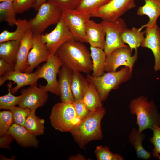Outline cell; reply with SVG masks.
<instances>
[{
  "instance_id": "obj_37",
  "label": "cell",
  "mask_w": 160,
  "mask_h": 160,
  "mask_svg": "<svg viewBox=\"0 0 160 160\" xmlns=\"http://www.w3.org/2000/svg\"><path fill=\"white\" fill-rule=\"evenodd\" d=\"M37 0H14L13 4L17 14H21L35 6Z\"/></svg>"
},
{
  "instance_id": "obj_18",
  "label": "cell",
  "mask_w": 160,
  "mask_h": 160,
  "mask_svg": "<svg viewBox=\"0 0 160 160\" xmlns=\"http://www.w3.org/2000/svg\"><path fill=\"white\" fill-rule=\"evenodd\" d=\"M72 73L73 71L63 64L58 73V87L62 102H74L71 89Z\"/></svg>"
},
{
  "instance_id": "obj_28",
  "label": "cell",
  "mask_w": 160,
  "mask_h": 160,
  "mask_svg": "<svg viewBox=\"0 0 160 160\" xmlns=\"http://www.w3.org/2000/svg\"><path fill=\"white\" fill-rule=\"evenodd\" d=\"M20 42L10 41L0 43V58L16 63Z\"/></svg>"
},
{
  "instance_id": "obj_24",
  "label": "cell",
  "mask_w": 160,
  "mask_h": 160,
  "mask_svg": "<svg viewBox=\"0 0 160 160\" xmlns=\"http://www.w3.org/2000/svg\"><path fill=\"white\" fill-rule=\"evenodd\" d=\"M89 84L86 78H85L81 72L73 71L71 89L74 101L82 99Z\"/></svg>"
},
{
  "instance_id": "obj_42",
  "label": "cell",
  "mask_w": 160,
  "mask_h": 160,
  "mask_svg": "<svg viewBox=\"0 0 160 160\" xmlns=\"http://www.w3.org/2000/svg\"><path fill=\"white\" fill-rule=\"evenodd\" d=\"M70 160H85V158L81 154H78L75 156H71L68 157Z\"/></svg>"
},
{
  "instance_id": "obj_43",
  "label": "cell",
  "mask_w": 160,
  "mask_h": 160,
  "mask_svg": "<svg viewBox=\"0 0 160 160\" xmlns=\"http://www.w3.org/2000/svg\"><path fill=\"white\" fill-rule=\"evenodd\" d=\"M48 1V0H37L33 8L36 11H37L40 6Z\"/></svg>"
},
{
  "instance_id": "obj_38",
  "label": "cell",
  "mask_w": 160,
  "mask_h": 160,
  "mask_svg": "<svg viewBox=\"0 0 160 160\" xmlns=\"http://www.w3.org/2000/svg\"><path fill=\"white\" fill-rule=\"evenodd\" d=\"M62 10L75 9L80 0H48Z\"/></svg>"
},
{
  "instance_id": "obj_31",
  "label": "cell",
  "mask_w": 160,
  "mask_h": 160,
  "mask_svg": "<svg viewBox=\"0 0 160 160\" xmlns=\"http://www.w3.org/2000/svg\"><path fill=\"white\" fill-rule=\"evenodd\" d=\"M12 83L9 81L7 84L8 93L0 97V109L10 110L13 107L18 105L20 99L21 95L15 96L11 92Z\"/></svg>"
},
{
  "instance_id": "obj_40",
  "label": "cell",
  "mask_w": 160,
  "mask_h": 160,
  "mask_svg": "<svg viewBox=\"0 0 160 160\" xmlns=\"http://www.w3.org/2000/svg\"><path fill=\"white\" fill-rule=\"evenodd\" d=\"M16 63L0 58V76L15 70Z\"/></svg>"
},
{
  "instance_id": "obj_35",
  "label": "cell",
  "mask_w": 160,
  "mask_h": 160,
  "mask_svg": "<svg viewBox=\"0 0 160 160\" xmlns=\"http://www.w3.org/2000/svg\"><path fill=\"white\" fill-rule=\"evenodd\" d=\"M13 123L12 112L10 110L0 112V135L8 132Z\"/></svg>"
},
{
  "instance_id": "obj_41",
  "label": "cell",
  "mask_w": 160,
  "mask_h": 160,
  "mask_svg": "<svg viewBox=\"0 0 160 160\" xmlns=\"http://www.w3.org/2000/svg\"><path fill=\"white\" fill-rule=\"evenodd\" d=\"M14 139L8 132L0 135V148L10 149L9 144Z\"/></svg>"
},
{
  "instance_id": "obj_3",
  "label": "cell",
  "mask_w": 160,
  "mask_h": 160,
  "mask_svg": "<svg viewBox=\"0 0 160 160\" xmlns=\"http://www.w3.org/2000/svg\"><path fill=\"white\" fill-rule=\"evenodd\" d=\"M129 108L131 113L136 116L139 132L152 130L155 125L160 126V114L153 100L148 101L147 97L140 96L131 100Z\"/></svg>"
},
{
  "instance_id": "obj_5",
  "label": "cell",
  "mask_w": 160,
  "mask_h": 160,
  "mask_svg": "<svg viewBox=\"0 0 160 160\" xmlns=\"http://www.w3.org/2000/svg\"><path fill=\"white\" fill-rule=\"evenodd\" d=\"M52 126L62 132L70 131L81 121L73 103L61 102L53 107L49 116Z\"/></svg>"
},
{
  "instance_id": "obj_21",
  "label": "cell",
  "mask_w": 160,
  "mask_h": 160,
  "mask_svg": "<svg viewBox=\"0 0 160 160\" xmlns=\"http://www.w3.org/2000/svg\"><path fill=\"white\" fill-rule=\"evenodd\" d=\"M139 0L145 1V4L139 7L137 15L140 16L146 15L149 19L146 24L139 28L141 31L144 28L151 26L156 23L158 18L160 16V0Z\"/></svg>"
},
{
  "instance_id": "obj_25",
  "label": "cell",
  "mask_w": 160,
  "mask_h": 160,
  "mask_svg": "<svg viewBox=\"0 0 160 160\" xmlns=\"http://www.w3.org/2000/svg\"><path fill=\"white\" fill-rule=\"evenodd\" d=\"M16 25L17 28L13 32L7 30H4L0 34V43L10 41H21L28 30V21L25 19H17Z\"/></svg>"
},
{
  "instance_id": "obj_13",
  "label": "cell",
  "mask_w": 160,
  "mask_h": 160,
  "mask_svg": "<svg viewBox=\"0 0 160 160\" xmlns=\"http://www.w3.org/2000/svg\"><path fill=\"white\" fill-rule=\"evenodd\" d=\"M37 85H30L27 88L21 89L19 106L28 108L32 111H35L38 108L45 104L48 98L47 92L39 86L38 87Z\"/></svg>"
},
{
  "instance_id": "obj_17",
  "label": "cell",
  "mask_w": 160,
  "mask_h": 160,
  "mask_svg": "<svg viewBox=\"0 0 160 160\" xmlns=\"http://www.w3.org/2000/svg\"><path fill=\"white\" fill-rule=\"evenodd\" d=\"M86 38L87 42L90 47H97L104 49L105 39V32L103 22L97 23L89 20L85 28Z\"/></svg>"
},
{
  "instance_id": "obj_22",
  "label": "cell",
  "mask_w": 160,
  "mask_h": 160,
  "mask_svg": "<svg viewBox=\"0 0 160 160\" xmlns=\"http://www.w3.org/2000/svg\"><path fill=\"white\" fill-rule=\"evenodd\" d=\"M146 137L145 133L139 132L135 128L132 129L129 135V143L134 148L137 157L145 160L151 158L150 153L146 150L143 146V142Z\"/></svg>"
},
{
  "instance_id": "obj_26",
  "label": "cell",
  "mask_w": 160,
  "mask_h": 160,
  "mask_svg": "<svg viewBox=\"0 0 160 160\" xmlns=\"http://www.w3.org/2000/svg\"><path fill=\"white\" fill-rule=\"evenodd\" d=\"M90 53L92 63V74L95 77L105 73V63L106 55L104 50L97 47H90Z\"/></svg>"
},
{
  "instance_id": "obj_30",
  "label": "cell",
  "mask_w": 160,
  "mask_h": 160,
  "mask_svg": "<svg viewBox=\"0 0 160 160\" xmlns=\"http://www.w3.org/2000/svg\"><path fill=\"white\" fill-rule=\"evenodd\" d=\"M35 111H31L28 116L24 127L31 133L36 136L44 133L45 121L36 116Z\"/></svg>"
},
{
  "instance_id": "obj_15",
  "label": "cell",
  "mask_w": 160,
  "mask_h": 160,
  "mask_svg": "<svg viewBox=\"0 0 160 160\" xmlns=\"http://www.w3.org/2000/svg\"><path fill=\"white\" fill-rule=\"evenodd\" d=\"M145 32V37L141 46L151 50L155 59L154 70H160V28L156 23L146 27Z\"/></svg>"
},
{
  "instance_id": "obj_4",
  "label": "cell",
  "mask_w": 160,
  "mask_h": 160,
  "mask_svg": "<svg viewBox=\"0 0 160 160\" xmlns=\"http://www.w3.org/2000/svg\"><path fill=\"white\" fill-rule=\"evenodd\" d=\"M132 73L129 67L124 66L119 71L107 72L99 76L88 74L86 78L95 86L103 102L107 100L111 90L117 89L120 84L129 81Z\"/></svg>"
},
{
  "instance_id": "obj_20",
  "label": "cell",
  "mask_w": 160,
  "mask_h": 160,
  "mask_svg": "<svg viewBox=\"0 0 160 160\" xmlns=\"http://www.w3.org/2000/svg\"><path fill=\"white\" fill-rule=\"evenodd\" d=\"M8 132L21 146L38 147L39 141L36 136L31 133L25 127L13 123Z\"/></svg>"
},
{
  "instance_id": "obj_10",
  "label": "cell",
  "mask_w": 160,
  "mask_h": 160,
  "mask_svg": "<svg viewBox=\"0 0 160 160\" xmlns=\"http://www.w3.org/2000/svg\"><path fill=\"white\" fill-rule=\"evenodd\" d=\"M132 52L128 47L118 48L107 55L105 63V71H115L119 67L124 66L129 67L132 72L134 64L138 57V49H135L133 55Z\"/></svg>"
},
{
  "instance_id": "obj_29",
  "label": "cell",
  "mask_w": 160,
  "mask_h": 160,
  "mask_svg": "<svg viewBox=\"0 0 160 160\" xmlns=\"http://www.w3.org/2000/svg\"><path fill=\"white\" fill-rule=\"evenodd\" d=\"M16 14L13 1H8L0 3L1 21L6 22L11 27L16 25L17 21Z\"/></svg>"
},
{
  "instance_id": "obj_1",
  "label": "cell",
  "mask_w": 160,
  "mask_h": 160,
  "mask_svg": "<svg viewBox=\"0 0 160 160\" xmlns=\"http://www.w3.org/2000/svg\"><path fill=\"white\" fill-rule=\"evenodd\" d=\"M81 41L71 40L64 43L56 54L63 64L73 71L89 74L92 71L90 52Z\"/></svg>"
},
{
  "instance_id": "obj_19",
  "label": "cell",
  "mask_w": 160,
  "mask_h": 160,
  "mask_svg": "<svg viewBox=\"0 0 160 160\" xmlns=\"http://www.w3.org/2000/svg\"><path fill=\"white\" fill-rule=\"evenodd\" d=\"M34 35L28 29L20 42L15 70L25 72L28 67V56L33 47Z\"/></svg>"
},
{
  "instance_id": "obj_36",
  "label": "cell",
  "mask_w": 160,
  "mask_h": 160,
  "mask_svg": "<svg viewBox=\"0 0 160 160\" xmlns=\"http://www.w3.org/2000/svg\"><path fill=\"white\" fill-rule=\"evenodd\" d=\"M152 131L153 132V135L149 139L154 147L152 154L154 157L160 160V126L155 125Z\"/></svg>"
},
{
  "instance_id": "obj_16",
  "label": "cell",
  "mask_w": 160,
  "mask_h": 160,
  "mask_svg": "<svg viewBox=\"0 0 160 160\" xmlns=\"http://www.w3.org/2000/svg\"><path fill=\"white\" fill-rule=\"evenodd\" d=\"M40 35H34L33 44L28 56V67L25 72L32 73L40 64L47 62L50 56L41 41Z\"/></svg>"
},
{
  "instance_id": "obj_32",
  "label": "cell",
  "mask_w": 160,
  "mask_h": 160,
  "mask_svg": "<svg viewBox=\"0 0 160 160\" xmlns=\"http://www.w3.org/2000/svg\"><path fill=\"white\" fill-rule=\"evenodd\" d=\"M110 0H80L76 9L90 14L94 10L108 2Z\"/></svg>"
},
{
  "instance_id": "obj_34",
  "label": "cell",
  "mask_w": 160,
  "mask_h": 160,
  "mask_svg": "<svg viewBox=\"0 0 160 160\" xmlns=\"http://www.w3.org/2000/svg\"><path fill=\"white\" fill-rule=\"evenodd\" d=\"M10 111L12 114L13 123L24 127L26 119L31 112V110L28 108L15 106Z\"/></svg>"
},
{
  "instance_id": "obj_44",
  "label": "cell",
  "mask_w": 160,
  "mask_h": 160,
  "mask_svg": "<svg viewBox=\"0 0 160 160\" xmlns=\"http://www.w3.org/2000/svg\"><path fill=\"white\" fill-rule=\"evenodd\" d=\"M11 1L13 2L14 1V0H0V2H1L3 1Z\"/></svg>"
},
{
  "instance_id": "obj_12",
  "label": "cell",
  "mask_w": 160,
  "mask_h": 160,
  "mask_svg": "<svg viewBox=\"0 0 160 160\" xmlns=\"http://www.w3.org/2000/svg\"><path fill=\"white\" fill-rule=\"evenodd\" d=\"M105 32V42L104 51L106 55L120 48L127 47L122 41L120 36L121 33L127 28L124 20L121 18L113 22L102 21Z\"/></svg>"
},
{
  "instance_id": "obj_7",
  "label": "cell",
  "mask_w": 160,
  "mask_h": 160,
  "mask_svg": "<svg viewBox=\"0 0 160 160\" xmlns=\"http://www.w3.org/2000/svg\"><path fill=\"white\" fill-rule=\"evenodd\" d=\"M91 17L89 14L76 9L62 10V17L70 33L75 40L87 42L85 28L87 22Z\"/></svg>"
},
{
  "instance_id": "obj_9",
  "label": "cell",
  "mask_w": 160,
  "mask_h": 160,
  "mask_svg": "<svg viewBox=\"0 0 160 160\" xmlns=\"http://www.w3.org/2000/svg\"><path fill=\"white\" fill-rule=\"evenodd\" d=\"M63 63L56 54L51 55L46 63L38 69V78L44 79L47 84L39 85L43 89L57 96H60L57 76Z\"/></svg>"
},
{
  "instance_id": "obj_8",
  "label": "cell",
  "mask_w": 160,
  "mask_h": 160,
  "mask_svg": "<svg viewBox=\"0 0 160 160\" xmlns=\"http://www.w3.org/2000/svg\"><path fill=\"white\" fill-rule=\"evenodd\" d=\"M135 0H110L94 10L90 16L100 18L105 21H114L135 7Z\"/></svg>"
},
{
  "instance_id": "obj_27",
  "label": "cell",
  "mask_w": 160,
  "mask_h": 160,
  "mask_svg": "<svg viewBox=\"0 0 160 160\" xmlns=\"http://www.w3.org/2000/svg\"><path fill=\"white\" fill-rule=\"evenodd\" d=\"M82 100L90 111H94L103 107L99 94L95 86L89 83Z\"/></svg>"
},
{
  "instance_id": "obj_23",
  "label": "cell",
  "mask_w": 160,
  "mask_h": 160,
  "mask_svg": "<svg viewBox=\"0 0 160 160\" xmlns=\"http://www.w3.org/2000/svg\"><path fill=\"white\" fill-rule=\"evenodd\" d=\"M145 31H142L139 28L133 27L131 29L126 28L120 34L121 39L124 44H127L132 51L137 49L144 41Z\"/></svg>"
},
{
  "instance_id": "obj_33",
  "label": "cell",
  "mask_w": 160,
  "mask_h": 160,
  "mask_svg": "<svg viewBox=\"0 0 160 160\" xmlns=\"http://www.w3.org/2000/svg\"><path fill=\"white\" fill-rule=\"evenodd\" d=\"M95 153L97 160H123L124 158L119 154L112 153L109 147L102 145L97 146Z\"/></svg>"
},
{
  "instance_id": "obj_14",
  "label": "cell",
  "mask_w": 160,
  "mask_h": 160,
  "mask_svg": "<svg viewBox=\"0 0 160 160\" xmlns=\"http://www.w3.org/2000/svg\"><path fill=\"white\" fill-rule=\"evenodd\" d=\"M39 71L37 69L33 73H27L15 70L6 73L0 76V86H2L7 80L12 81L16 84L12 88L11 93H16L21 88L28 85L37 84Z\"/></svg>"
},
{
  "instance_id": "obj_11",
  "label": "cell",
  "mask_w": 160,
  "mask_h": 160,
  "mask_svg": "<svg viewBox=\"0 0 160 160\" xmlns=\"http://www.w3.org/2000/svg\"><path fill=\"white\" fill-rule=\"evenodd\" d=\"M40 36L41 41L50 56L55 55L58 49L65 42L75 40L68 31L62 17L52 31L49 33L41 34Z\"/></svg>"
},
{
  "instance_id": "obj_2",
  "label": "cell",
  "mask_w": 160,
  "mask_h": 160,
  "mask_svg": "<svg viewBox=\"0 0 160 160\" xmlns=\"http://www.w3.org/2000/svg\"><path fill=\"white\" fill-rule=\"evenodd\" d=\"M106 113L103 107L97 110L90 111L70 132L80 148H83L90 142L100 140L103 138L101 121Z\"/></svg>"
},
{
  "instance_id": "obj_39",
  "label": "cell",
  "mask_w": 160,
  "mask_h": 160,
  "mask_svg": "<svg viewBox=\"0 0 160 160\" xmlns=\"http://www.w3.org/2000/svg\"><path fill=\"white\" fill-rule=\"evenodd\" d=\"M73 104L77 115L81 120L88 114L90 111L82 100L75 101Z\"/></svg>"
},
{
  "instance_id": "obj_6",
  "label": "cell",
  "mask_w": 160,
  "mask_h": 160,
  "mask_svg": "<svg viewBox=\"0 0 160 160\" xmlns=\"http://www.w3.org/2000/svg\"><path fill=\"white\" fill-rule=\"evenodd\" d=\"M62 10L49 1L42 4L36 16L28 21V29L34 35H40L49 26L57 24Z\"/></svg>"
}]
</instances>
